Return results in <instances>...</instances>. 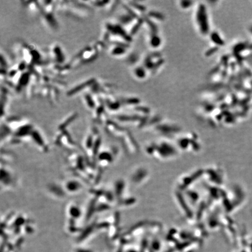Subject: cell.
<instances>
[{"label":"cell","instance_id":"6da1fadb","mask_svg":"<svg viewBox=\"0 0 252 252\" xmlns=\"http://www.w3.org/2000/svg\"><path fill=\"white\" fill-rule=\"evenodd\" d=\"M52 52L54 54V57L56 58V61L59 63H62L64 62V56L60 46L57 45L54 46L52 49Z\"/></svg>","mask_w":252,"mask_h":252},{"label":"cell","instance_id":"7a4b0ae2","mask_svg":"<svg viewBox=\"0 0 252 252\" xmlns=\"http://www.w3.org/2000/svg\"><path fill=\"white\" fill-rule=\"evenodd\" d=\"M124 51V49L122 46L116 45L111 49L110 54L112 56H118L123 53Z\"/></svg>","mask_w":252,"mask_h":252},{"label":"cell","instance_id":"3957f363","mask_svg":"<svg viewBox=\"0 0 252 252\" xmlns=\"http://www.w3.org/2000/svg\"><path fill=\"white\" fill-rule=\"evenodd\" d=\"M85 101L86 102V104L90 109H94L95 107V103L93 98L90 95L86 94L84 96Z\"/></svg>","mask_w":252,"mask_h":252},{"label":"cell","instance_id":"277c9868","mask_svg":"<svg viewBox=\"0 0 252 252\" xmlns=\"http://www.w3.org/2000/svg\"><path fill=\"white\" fill-rule=\"evenodd\" d=\"M68 189H70V190H76L78 188V184H76V183H73V182H71V183H70L69 184H68Z\"/></svg>","mask_w":252,"mask_h":252},{"label":"cell","instance_id":"5b68a950","mask_svg":"<svg viewBox=\"0 0 252 252\" xmlns=\"http://www.w3.org/2000/svg\"><path fill=\"white\" fill-rule=\"evenodd\" d=\"M71 213L72 214V215H73L74 217H76L78 215H79V211H78V209L76 208V207H74V208H71Z\"/></svg>","mask_w":252,"mask_h":252}]
</instances>
